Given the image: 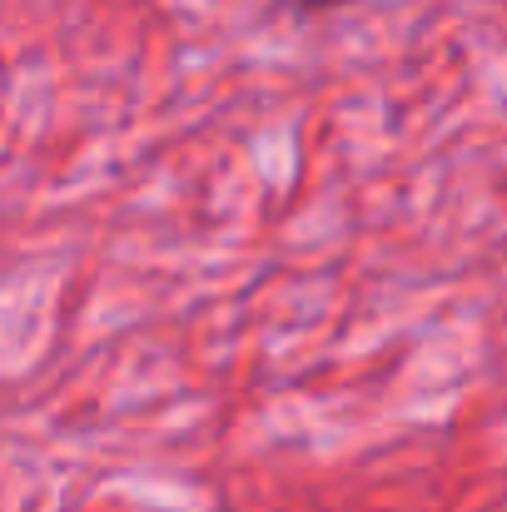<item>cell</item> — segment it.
<instances>
[{
    "mask_svg": "<svg viewBox=\"0 0 507 512\" xmlns=\"http://www.w3.org/2000/svg\"><path fill=\"white\" fill-rule=\"evenodd\" d=\"M334 5H353V0H284V10H299V15H314V10H334Z\"/></svg>",
    "mask_w": 507,
    "mask_h": 512,
    "instance_id": "1",
    "label": "cell"
}]
</instances>
